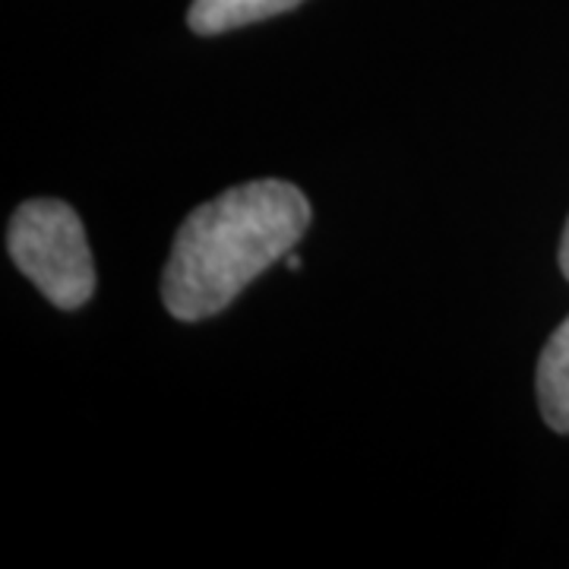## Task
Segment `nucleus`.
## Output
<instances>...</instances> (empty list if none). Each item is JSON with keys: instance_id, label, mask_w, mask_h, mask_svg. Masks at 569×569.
I'll return each instance as SVG.
<instances>
[{"instance_id": "nucleus-1", "label": "nucleus", "mask_w": 569, "mask_h": 569, "mask_svg": "<svg viewBox=\"0 0 569 569\" xmlns=\"http://www.w3.org/2000/svg\"><path fill=\"white\" fill-rule=\"evenodd\" d=\"M307 228V197L279 178L231 187L193 209L178 228L164 266L168 313L197 323L224 310L266 266L288 257Z\"/></svg>"}, {"instance_id": "nucleus-2", "label": "nucleus", "mask_w": 569, "mask_h": 569, "mask_svg": "<svg viewBox=\"0 0 569 569\" xmlns=\"http://www.w3.org/2000/svg\"><path fill=\"white\" fill-rule=\"evenodd\" d=\"M7 250L22 276L54 307L77 310L92 298V250L80 216L61 200H26L10 219Z\"/></svg>"}, {"instance_id": "nucleus-3", "label": "nucleus", "mask_w": 569, "mask_h": 569, "mask_svg": "<svg viewBox=\"0 0 569 569\" xmlns=\"http://www.w3.org/2000/svg\"><path fill=\"white\" fill-rule=\"evenodd\" d=\"M538 408L550 430L569 433V317L553 329L538 358Z\"/></svg>"}, {"instance_id": "nucleus-4", "label": "nucleus", "mask_w": 569, "mask_h": 569, "mask_svg": "<svg viewBox=\"0 0 569 569\" xmlns=\"http://www.w3.org/2000/svg\"><path fill=\"white\" fill-rule=\"evenodd\" d=\"M305 0H193L187 22L197 36H219L257 20H269L295 10Z\"/></svg>"}, {"instance_id": "nucleus-5", "label": "nucleus", "mask_w": 569, "mask_h": 569, "mask_svg": "<svg viewBox=\"0 0 569 569\" xmlns=\"http://www.w3.org/2000/svg\"><path fill=\"white\" fill-rule=\"evenodd\" d=\"M560 269H563V276L569 279V219L567 228H563V238H560Z\"/></svg>"}, {"instance_id": "nucleus-6", "label": "nucleus", "mask_w": 569, "mask_h": 569, "mask_svg": "<svg viewBox=\"0 0 569 569\" xmlns=\"http://www.w3.org/2000/svg\"><path fill=\"white\" fill-rule=\"evenodd\" d=\"M284 266L298 272V269H301V257H295V253H288V257H284Z\"/></svg>"}]
</instances>
